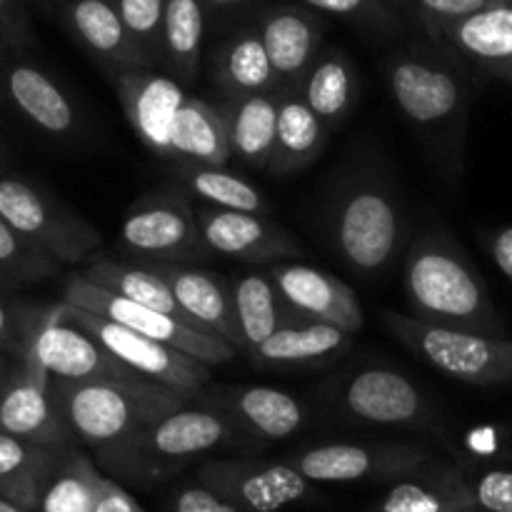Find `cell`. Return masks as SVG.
<instances>
[{
    "instance_id": "obj_1",
    "label": "cell",
    "mask_w": 512,
    "mask_h": 512,
    "mask_svg": "<svg viewBox=\"0 0 512 512\" xmlns=\"http://www.w3.org/2000/svg\"><path fill=\"white\" fill-rule=\"evenodd\" d=\"M385 80L395 108L418 138L435 175L448 183L463 178L465 140L475 78L450 48L408 45L385 63Z\"/></svg>"
},
{
    "instance_id": "obj_2",
    "label": "cell",
    "mask_w": 512,
    "mask_h": 512,
    "mask_svg": "<svg viewBox=\"0 0 512 512\" xmlns=\"http://www.w3.org/2000/svg\"><path fill=\"white\" fill-rule=\"evenodd\" d=\"M325 235L360 280L388 278L410 245L408 213L393 178L375 163H355L328 195Z\"/></svg>"
},
{
    "instance_id": "obj_3",
    "label": "cell",
    "mask_w": 512,
    "mask_h": 512,
    "mask_svg": "<svg viewBox=\"0 0 512 512\" xmlns=\"http://www.w3.org/2000/svg\"><path fill=\"white\" fill-rule=\"evenodd\" d=\"M400 265L413 318L508 338L483 275L448 230L433 225L413 235Z\"/></svg>"
},
{
    "instance_id": "obj_4",
    "label": "cell",
    "mask_w": 512,
    "mask_h": 512,
    "mask_svg": "<svg viewBox=\"0 0 512 512\" xmlns=\"http://www.w3.org/2000/svg\"><path fill=\"white\" fill-rule=\"evenodd\" d=\"M50 393L75 440L95 460L115 453L148 425L185 408L193 395L160 383H63L50 380Z\"/></svg>"
},
{
    "instance_id": "obj_5",
    "label": "cell",
    "mask_w": 512,
    "mask_h": 512,
    "mask_svg": "<svg viewBox=\"0 0 512 512\" xmlns=\"http://www.w3.org/2000/svg\"><path fill=\"white\" fill-rule=\"evenodd\" d=\"M243 435L228 418L190 400L185 408L165 415L148 425L130 443L98 460L108 478L120 485L153 488L155 483L173 478L183 465L223 445L240 443Z\"/></svg>"
},
{
    "instance_id": "obj_6",
    "label": "cell",
    "mask_w": 512,
    "mask_h": 512,
    "mask_svg": "<svg viewBox=\"0 0 512 512\" xmlns=\"http://www.w3.org/2000/svg\"><path fill=\"white\" fill-rule=\"evenodd\" d=\"M320 413L345 425L438 430L433 403L418 383L388 365H355L313 390Z\"/></svg>"
},
{
    "instance_id": "obj_7",
    "label": "cell",
    "mask_w": 512,
    "mask_h": 512,
    "mask_svg": "<svg viewBox=\"0 0 512 512\" xmlns=\"http://www.w3.org/2000/svg\"><path fill=\"white\" fill-rule=\"evenodd\" d=\"M383 323L403 348L445 378L475 388L512 383V338L433 325L395 310H383Z\"/></svg>"
},
{
    "instance_id": "obj_8",
    "label": "cell",
    "mask_w": 512,
    "mask_h": 512,
    "mask_svg": "<svg viewBox=\"0 0 512 512\" xmlns=\"http://www.w3.org/2000/svg\"><path fill=\"white\" fill-rule=\"evenodd\" d=\"M0 218L60 268L90 260L103 240L88 220L18 175H0Z\"/></svg>"
},
{
    "instance_id": "obj_9",
    "label": "cell",
    "mask_w": 512,
    "mask_h": 512,
    "mask_svg": "<svg viewBox=\"0 0 512 512\" xmlns=\"http://www.w3.org/2000/svg\"><path fill=\"white\" fill-rule=\"evenodd\" d=\"M438 455L400 440H330L295 450L285 463L313 485H388Z\"/></svg>"
},
{
    "instance_id": "obj_10",
    "label": "cell",
    "mask_w": 512,
    "mask_h": 512,
    "mask_svg": "<svg viewBox=\"0 0 512 512\" xmlns=\"http://www.w3.org/2000/svg\"><path fill=\"white\" fill-rule=\"evenodd\" d=\"M120 245L148 263L193 265L208 253L188 195L158 190L135 200L120 223Z\"/></svg>"
},
{
    "instance_id": "obj_11",
    "label": "cell",
    "mask_w": 512,
    "mask_h": 512,
    "mask_svg": "<svg viewBox=\"0 0 512 512\" xmlns=\"http://www.w3.org/2000/svg\"><path fill=\"white\" fill-rule=\"evenodd\" d=\"M63 303L88 310V313L113 320V323L123 325V328L133 330V333L170 345V348L188 353L190 358L200 360V363L210 365V368L230 363L238 355V350L225 343V340L200 333V330L190 328V325L180 323V320L170 318V315L145 308V305L133 303L128 298H120V295L110 293L105 288H98V285L80 278L78 273L65 280Z\"/></svg>"
},
{
    "instance_id": "obj_12",
    "label": "cell",
    "mask_w": 512,
    "mask_h": 512,
    "mask_svg": "<svg viewBox=\"0 0 512 512\" xmlns=\"http://www.w3.org/2000/svg\"><path fill=\"white\" fill-rule=\"evenodd\" d=\"M60 310L70 323L83 328L90 338L98 340L108 353H113L120 363L128 365L138 378L148 380V383L168 385V388L180 390L185 395H198L213 380L210 365L190 358L188 353H180L170 345L145 338V335L133 333V330L123 328L113 320L73 308L68 303H60Z\"/></svg>"
},
{
    "instance_id": "obj_13",
    "label": "cell",
    "mask_w": 512,
    "mask_h": 512,
    "mask_svg": "<svg viewBox=\"0 0 512 512\" xmlns=\"http://www.w3.org/2000/svg\"><path fill=\"white\" fill-rule=\"evenodd\" d=\"M195 480L243 512H280L315 498L313 483L285 460L210 458Z\"/></svg>"
},
{
    "instance_id": "obj_14",
    "label": "cell",
    "mask_w": 512,
    "mask_h": 512,
    "mask_svg": "<svg viewBox=\"0 0 512 512\" xmlns=\"http://www.w3.org/2000/svg\"><path fill=\"white\" fill-rule=\"evenodd\" d=\"M30 353L35 355L50 380L63 383H148L138 378L128 365L120 363L113 353L90 338L83 328L70 323L60 310V303L43 313L30 340Z\"/></svg>"
},
{
    "instance_id": "obj_15",
    "label": "cell",
    "mask_w": 512,
    "mask_h": 512,
    "mask_svg": "<svg viewBox=\"0 0 512 512\" xmlns=\"http://www.w3.org/2000/svg\"><path fill=\"white\" fill-rule=\"evenodd\" d=\"M0 433L40 448H75V435L60 415L50 393V375L35 355L25 353L0 390Z\"/></svg>"
},
{
    "instance_id": "obj_16",
    "label": "cell",
    "mask_w": 512,
    "mask_h": 512,
    "mask_svg": "<svg viewBox=\"0 0 512 512\" xmlns=\"http://www.w3.org/2000/svg\"><path fill=\"white\" fill-rule=\"evenodd\" d=\"M0 100L48 138L70 140L83 128L73 95L20 53H0Z\"/></svg>"
},
{
    "instance_id": "obj_17",
    "label": "cell",
    "mask_w": 512,
    "mask_h": 512,
    "mask_svg": "<svg viewBox=\"0 0 512 512\" xmlns=\"http://www.w3.org/2000/svg\"><path fill=\"white\" fill-rule=\"evenodd\" d=\"M190 400L228 418L243 440L278 443L298 435L308 423V405L303 400L268 385L205 388Z\"/></svg>"
},
{
    "instance_id": "obj_18",
    "label": "cell",
    "mask_w": 512,
    "mask_h": 512,
    "mask_svg": "<svg viewBox=\"0 0 512 512\" xmlns=\"http://www.w3.org/2000/svg\"><path fill=\"white\" fill-rule=\"evenodd\" d=\"M195 215L208 253L265 268L288 263L303 253L298 240L268 215L223 210L213 205H200L195 208Z\"/></svg>"
},
{
    "instance_id": "obj_19",
    "label": "cell",
    "mask_w": 512,
    "mask_h": 512,
    "mask_svg": "<svg viewBox=\"0 0 512 512\" xmlns=\"http://www.w3.org/2000/svg\"><path fill=\"white\" fill-rule=\"evenodd\" d=\"M110 80L140 143L158 158L170 160L175 120L188 100L183 83L153 68L125 70Z\"/></svg>"
},
{
    "instance_id": "obj_20",
    "label": "cell",
    "mask_w": 512,
    "mask_h": 512,
    "mask_svg": "<svg viewBox=\"0 0 512 512\" xmlns=\"http://www.w3.org/2000/svg\"><path fill=\"white\" fill-rule=\"evenodd\" d=\"M268 273L273 275L290 308L305 323L330 325L345 330L348 335H358V330L363 328V305L345 280L295 260L270 265Z\"/></svg>"
},
{
    "instance_id": "obj_21",
    "label": "cell",
    "mask_w": 512,
    "mask_h": 512,
    "mask_svg": "<svg viewBox=\"0 0 512 512\" xmlns=\"http://www.w3.org/2000/svg\"><path fill=\"white\" fill-rule=\"evenodd\" d=\"M258 33L268 50L278 88H300L323 45L325 23L318 10L293 3L270 5L260 15Z\"/></svg>"
},
{
    "instance_id": "obj_22",
    "label": "cell",
    "mask_w": 512,
    "mask_h": 512,
    "mask_svg": "<svg viewBox=\"0 0 512 512\" xmlns=\"http://www.w3.org/2000/svg\"><path fill=\"white\" fill-rule=\"evenodd\" d=\"M148 268L168 283L173 298L178 300L193 328L240 350V333L235 323L228 278L183 263H148Z\"/></svg>"
},
{
    "instance_id": "obj_23",
    "label": "cell",
    "mask_w": 512,
    "mask_h": 512,
    "mask_svg": "<svg viewBox=\"0 0 512 512\" xmlns=\"http://www.w3.org/2000/svg\"><path fill=\"white\" fill-rule=\"evenodd\" d=\"M65 28L83 45L85 53L113 78L125 70L148 68L130 40L118 8L110 0H63L58 8Z\"/></svg>"
},
{
    "instance_id": "obj_24",
    "label": "cell",
    "mask_w": 512,
    "mask_h": 512,
    "mask_svg": "<svg viewBox=\"0 0 512 512\" xmlns=\"http://www.w3.org/2000/svg\"><path fill=\"white\" fill-rule=\"evenodd\" d=\"M473 508L468 473L435 458L385 485L368 512H460Z\"/></svg>"
},
{
    "instance_id": "obj_25",
    "label": "cell",
    "mask_w": 512,
    "mask_h": 512,
    "mask_svg": "<svg viewBox=\"0 0 512 512\" xmlns=\"http://www.w3.org/2000/svg\"><path fill=\"white\" fill-rule=\"evenodd\" d=\"M433 40L493 78L512 85V3L448 23Z\"/></svg>"
},
{
    "instance_id": "obj_26",
    "label": "cell",
    "mask_w": 512,
    "mask_h": 512,
    "mask_svg": "<svg viewBox=\"0 0 512 512\" xmlns=\"http://www.w3.org/2000/svg\"><path fill=\"white\" fill-rule=\"evenodd\" d=\"M228 280L240 333V353H250L270 335L305 323L283 298L268 270H248Z\"/></svg>"
},
{
    "instance_id": "obj_27",
    "label": "cell",
    "mask_w": 512,
    "mask_h": 512,
    "mask_svg": "<svg viewBox=\"0 0 512 512\" xmlns=\"http://www.w3.org/2000/svg\"><path fill=\"white\" fill-rule=\"evenodd\" d=\"M353 348V335L320 323H303L270 335L265 343L245 353L255 368H325L338 363Z\"/></svg>"
},
{
    "instance_id": "obj_28",
    "label": "cell",
    "mask_w": 512,
    "mask_h": 512,
    "mask_svg": "<svg viewBox=\"0 0 512 512\" xmlns=\"http://www.w3.org/2000/svg\"><path fill=\"white\" fill-rule=\"evenodd\" d=\"M328 138L330 130L310 110L300 90H280L278 133H275V148L265 173L270 178H288V175L300 173L310 163H315Z\"/></svg>"
},
{
    "instance_id": "obj_29",
    "label": "cell",
    "mask_w": 512,
    "mask_h": 512,
    "mask_svg": "<svg viewBox=\"0 0 512 512\" xmlns=\"http://www.w3.org/2000/svg\"><path fill=\"white\" fill-rule=\"evenodd\" d=\"M220 110L228 128L230 158L253 170L268 168L275 148V133H278L280 90L245 95V98H225Z\"/></svg>"
},
{
    "instance_id": "obj_30",
    "label": "cell",
    "mask_w": 512,
    "mask_h": 512,
    "mask_svg": "<svg viewBox=\"0 0 512 512\" xmlns=\"http://www.w3.org/2000/svg\"><path fill=\"white\" fill-rule=\"evenodd\" d=\"M213 83L223 90L225 98H245V95L275 93L278 78L270 65L268 50L255 28L235 30L218 45L213 53Z\"/></svg>"
},
{
    "instance_id": "obj_31",
    "label": "cell",
    "mask_w": 512,
    "mask_h": 512,
    "mask_svg": "<svg viewBox=\"0 0 512 512\" xmlns=\"http://www.w3.org/2000/svg\"><path fill=\"white\" fill-rule=\"evenodd\" d=\"M300 95L333 133L348 120L358 103L360 75L348 53L338 48L320 50L318 60L300 83Z\"/></svg>"
},
{
    "instance_id": "obj_32",
    "label": "cell",
    "mask_w": 512,
    "mask_h": 512,
    "mask_svg": "<svg viewBox=\"0 0 512 512\" xmlns=\"http://www.w3.org/2000/svg\"><path fill=\"white\" fill-rule=\"evenodd\" d=\"M70 448H40L0 433V495L28 512H38L45 483Z\"/></svg>"
},
{
    "instance_id": "obj_33",
    "label": "cell",
    "mask_w": 512,
    "mask_h": 512,
    "mask_svg": "<svg viewBox=\"0 0 512 512\" xmlns=\"http://www.w3.org/2000/svg\"><path fill=\"white\" fill-rule=\"evenodd\" d=\"M170 160L195 165H228V128L220 105L188 95L175 120Z\"/></svg>"
},
{
    "instance_id": "obj_34",
    "label": "cell",
    "mask_w": 512,
    "mask_h": 512,
    "mask_svg": "<svg viewBox=\"0 0 512 512\" xmlns=\"http://www.w3.org/2000/svg\"><path fill=\"white\" fill-rule=\"evenodd\" d=\"M78 275L88 280V283L98 285V288H105L110 293L120 295V298H128L133 303L145 305V308L170 315V318L193 328L188 315L183 313L178 300L173 298V290L148 265L118 263V260L110 258H90V263Z\"/></svg>"
},
{
    "instance_id": "obj_35",
    "label": "cell",
    "mask_w": 512,
    "mask_h": 512,
    "mask_svg": "<svg viewBox=\"0 0 512 512\" xmlns=\"http://www.w3.org/2000/svg\"><path fill=\"white\" fill-rule=\"evenodd\" d=\"M175 183L185 190V195L198 198L203 205L223 210H243V213H270V203L263 190L255 188L238 173L225 165H175Z\"/></svg>"
},
{
    "instance_id": "obj_36",
    "label": "cell",
    "mask_w": 512,
    "mask_h": 512,
    "mask_svg": "<svg viewBox=\"0 0 512 512\" xmlns=\"http://www.w3.org/2000/svg\"><path fill=\"white\" fill-rule=\"evenodd\" d=\"M205 35V5L200 0H165L163 65L180 83L200 75Z\"/></svg>"
},
{
    "instance_id": "obj_37",
    "label": "cell",
    "mask_w": 512,
    "mask_h": 512,
    "mask_svg": "<svg viewBox=\"0 0 512 512\" xmlns=\"http://www.w3.org/2000/svg\"><path fill=\"white\" fill-rule=\"evenodd\" d=\"M103 473L98 465L70 448L40 495L38 512H95Z\"/></svg>"
},
{
    "instance_id": "obj_38",
    "label": "cell",
    "mask_w": 512,
    "mask_h": 512,
    "mask_svg": "<svg viewBox=\"0 0 512 512\" xmlns=\"http://www.w3.org/2000/svg\"><path fill=\"white\" fill-rule=\"evenodd\" d=\"M60 273V265L0 218V278L8 283H38Z\"/></svg>"
},
{
    "instance_id": "obj_39",
    "label": "cell",
    "mask_w": 512,
    "mask_h": 512,
    "mask_svg": "<svg viewBox=\"0 0 512 512\" xmlns=\"http://www.w3.org/2000/svg\"><path fill=\"white\" fill-rule=\"evenodd\" d=\"M113 3L148 68L163 63L165 0H113Z\"/></svg>"
},
{
    "instance_id": "obj_40",
    "label": "cell",
    "mask_w": 512,
    "mask_h": 512,
    "mask_svg": "<svg viewBox=\"0 0 512 512\" xmlns=\"http://www.w3.org/2000/svg\"><path fill=\"white\" fill-rule=\"evenodd\" d=\"M303 3L313 10L333 13L350 23H358L370 30H383V33H393L403 23L395 0H303Z\"/></svg>"
},
{
    "instance_id": "obj_41",
    "label": "cell",
    "mask_w": 512,
    "mask_h": 512,
    "mask_svg": "<svg viewBox=\"0 0 512 512\" xmlns=\"http://www.w3.org/2000/svg\"><path fill=\"white\" fill-rule=\"evenodd\" d=\"M43 320V313L25 310L10 300L0 298V350L13 358H23L30 348L35 328Z\"/></svg>"
},
{
    "instance_id": "obj_42",
    "label": "cell",
    "mask_w": 512,
    "mask_h": 512,
    "mask_svg": "<svg viewBox=\"0 0 512 512\" xmlns=\"http://www.w3.org/2000/svg\"><path fill=\"white\" fill-rule=\"evenodd\" d=\"M473 508L480 512H512V468H485L468 475Z\"/></svg>"
},
{
    "instance_id": "obj_43",
    "label": "cell",
    "mask_w": 512,
    "mask_h": 512,
    "mask_svg": "<svg viewBox=\"0 0 512 512\" xmlns=\"http://www.w3.org/2000/svg\"><path fill=\"white\" fill-rule=\"evenodd\" d=\"M503 3H512V0H413V8L430 38H435L438 30L445 28L448 23L483 13V10Z\"/></svg>"
},
{
    "instance_id": "obj_44",
    "label": "cell",
    "mask_w": 512,
    "mask_h": 512,
    "mask_svg": "<svg viewBox=\"0 0 512 512\" xmlns=\"http://www.w3.org/2000/svg\"><path fill=\"white\" fill-rule=\"evenodd\" d=\"M33 43V20L25 0H0V50L23 53Z\"/></svg>"
},
{
    "instance_id": "obj_45",
    "label": "cell",
    "mask_w": 512,
    "mask_h": 512,
    "mask_svg": "<svg viewBox=\"0 0 512 512\" xmlns=\"http://www.w3.org/2000/svg\"><path fill=\"white\" fill-rule=\"evenodd\" d=\"M163 512H243V510H238L233 503H228V500L220 498L218 493H213L210 488L200 485L198 480H193V483L178 485V488L168 495Z\"/></svg>"
},
{
    "instance_id": "obj_46",
    "label": "cell",
    "mask_w": 512,
    "mask_h": 512,
    "mask_svg": "<svg viewBox=\"0 0 512 512\" xmlns=\"http://www.w3.org/2000/svg\"><path fill=\"white\" fill-rule=\"evenodd\" d=\"M95 512H145V510L140 508L138 500H135L133 495L118 483V480L108 478V475L103 473Z\"/></svg>"
},
{
    "instance_id": "obj_47",
    "label": "cell",
    "mask_w": 512,
    "mask_h": 512,
    "mask_svg": "<svg viewBox=\"0 0 512 512\" xmlns=\"http://www.w3.org/2000/svg\"><path fill=\"white\" fill-rule=\"evenodd\" d=\"M485 248L490 258L498 265L500 273L512 283V225L485 233Z\"/></svg>"
},
{
    "instance_id": "obj_48",
    "label": "cell",
    "mask_w": 512,
    "mask_h": 512,
    "mask_svg": "<svg viewBox=\"0 0 512 512\" xmlns=\"http://www.w3.org/2000/svg\"><path fill=\"white\" fill-rule=\"evenodd\" d=\"M15 363H18V358H13V355H8L0 350V390L5 388V383H8L10 375H13Z\"/></svg>"
},
{
    "instance_id": "obj_49",
    "label": "cell",
    "mask_w": 512,
    "mask_h": 512,
    "mask_svg": "<svg viewBox=\"0 0 512 512\" xmlns=\"http://www.w3.org/2000/svg\"><path fill=\"white\" fill-rule=\"evenodd\" d=\"M205 5V10H230L240 8V5L250 3V0H200Z\"/></svg>"
},
{
    "instance_id": "obj_50",
    "label": "cell",
    "mask_w": 512,
    "mask_h": 512,
    "mask_svg": "<svg viewBox=\"0 0 512 512\" xmlns=\"http://www.w3.org/2000/svg\"><path fill=\"white\" fill-rule=\"evenodd\" d=\"M25 3H28L30 8L43 10V13H58V8L63 0H25Z\"/></svg>"
},
{
    "instance_id": "obj_51",
    "label": "cell",
    "mask_w": 512,
    "mask_h": 512,
    "mask_svg": "<svg viewBox=\"0 0 512 512\" xmlns=\"http://www.w3.org/2000/svg\"><path fill=\"white\" fill-rule=\"evenodd\" d=\"M0 512H28V510H23L20 505L10 503V500H5L3 495H0Z\"/></svg>"
},
{
    "instance_id": "obj_52",
    "label": "cell",
    "mask_w": 512,
    "mask_h": 512,
    "mask_svg": "<svg viewBox=\"0 0 512 512\" xmlns=\"http://www.w3.org/2000/svg\"><path fill=\"white\" fill-rule=\"evenodd\" d=\"M460 512H480V510H475V508H470V510H460Z\"/></svg>"
},
{
    "instance_id": "obj_53",
    "label": "cell",
    "mask_w": 512,
    "mask_h": 512,
    "mask_svg": "<svg viewBox=\"0 0 512 512\" xmlns=\"http://www.w3.org/2000/svg\"><path fill=\"white\" fill-rule=\"evenodd\" d=\"M0 163H3V148H0Z\"/></svg>"
},
{
    "instance_id": "obj_54",
    "label": "cell",
    "mask_w": 512,
    "mask_h": 512,
    "mask_svg": "<svg viewBox=\"0 0 512 512\" xmlns=\"http://www.w3.org/2000/svg\"><path fill=\"white\" fill-rule=\"evenodd\" d=\"M110 3H113V0H110Z\"/></svg>"
}]
</instances>
